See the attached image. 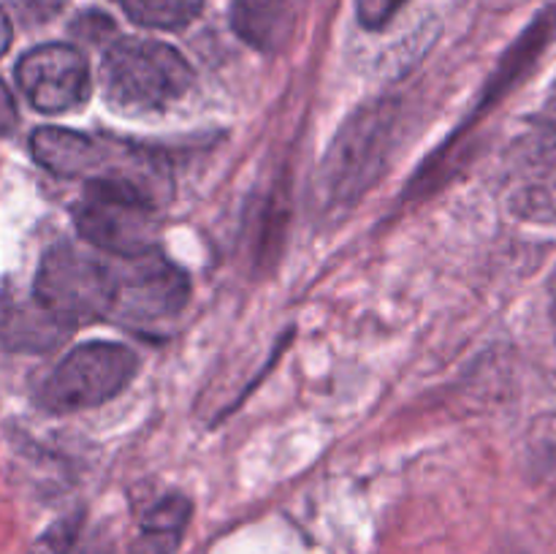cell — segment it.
I'll list each match as a JSON object with an SVG mask.
<instances>
[{"label":"cell","mask_w":556,"mask_h":554,"mask_svg":"<svg viewBox=\"0 0 556 554\" xmlns=\"http://www.w3.org/2000/svg\"><path fill=\"white\" fill-rule=\"evenodd\" d=\"M16 81L27 101L47 114L71 112L90 98V68L85 54L68 43L30 49L16 65Z\"/></svg>","instance_id":"7"},{"label":"cell","mask_w":556,"mask_h":554,"mask_svg":"<svg viewBox=\"0 0 556 554\" xmlns=\"http://www.w3.org/2000/svg\"><path fill=\"white\" fill-rule=\"evenodd\" d=\"M391 130H394V106L372 103L358 109L331 144L324 166H320L318 193L326 210H345L367 193L369 185L380 174L389 152Z\"/></svg>","instance_id":"3"},{"label":"cell","mask_w":556,"mask_h":554,"mask_svg":"<svg viewBox=\"0 0 556 554\" xmlns=\"http://www.w3.org/2000/svg\"><path fill=\"white\" fill-rule=\"evenodd\" d=\"M16 125V106H14V98H11L9 87L0 81V136L11 134Z\"/></svg>","instance_id":"15"},{"label":"cell","mask_w":556,"mask_h":554,"mask_svg":"<svg viewBox=\"0 0 556 554\" xmlns=\"http://www.w3.org/2000/svg\"><path fill=\"white\" fill-rule=\"evenodd\" d=\"M30 150L47 172L90 182L106 155V141L65 128H38L30 136Z\"/></svg>","instance_id":"8"},{"label":"cell","mask_w":556,"mask_h":554,"mask_svg":"<svg viewBox=\"0 0 556 554\" xmlns=\"http://www.w3.org/2000/svg\"><path fill=\"white\" fill-rule=\"evenodd\" d=\"M190 519V500L182 494L163 498L161 503L152 505L150 514L144 516V536L150 538L152 549L157 554H172L177 543L182 541V532Z\"/></svg>","instance_id":"12"},{"label":"cell","mask_w":556,"mask_h":554,"mask_svg":"<svg viewBox=\"0 0 556 554\" xmlns=\"http://www.w3.org/2000/svg\"><path fill=\"white\" fill-rule=\"evenodd\" d=\"M103 90L125 112H157L188 92L193 74L174 47L150 38H119L101 65Z\"/></svg>","instance_id":"1"},{"label":"cell","mask_w":556,"mask_h":554,"mask_svg":"<svg viewBox=\"0 0 556 554\" xmlns=\"http://www.w3.org/2000/svg\"><path fill=\"white\" fill-rule=\"evenodd\" d=\"M33 297L71 331L103 320L112 315L114 302L112 266L76 244L60 242L41 259Z\"/></svg>","instance_id":"2"},{"label":"cell","mask_w":556,"mask_h":554,"mask_svg":"<svg viewBox=\"0 0 556 554\" xmlns=\"http://www.w3.org/2000/svg\"><path fill=\"white\" fill-rule=\"evenodd\" d=\"M0 335H3V340H9V345L27 348V351H47V348L58 345L65 335H71V329L60 324L58 318H52L33 297V302H16L14 307H9L5 318L0 320Z\"/></svg>","instance_id":"10"},{"label":"cell","mask_w":556,"mask_h":554,"mask_svg":"<svg viewBox=\"0 0 556 554\" xmlns=\"http://www.w3.org/2000/svg\"><path fill=\"white\" fill-rule=\"evenodd\" d=\"M125 14L155 30H179L204 9V0H114Z\"/></svg>","instance_id":"11"},{"label":"cell","mask_w":556,"mask_h":554,"mask_svg":"<svg viewBox=\"0 0 556 554\" xmlns=\"http://www.w3.org/2000/svg\"><path fill=\"white\" fill-rule=\"evenodd\" d=\"M9 43H11V22H9V16L0 11V58L5 54Z\"/></svg>","instance_id":"16"},{"label":"cell","mask_w":556,"mask_h":554,"mask_svg":"<svg viewBox=\"0 0 556 554\" xmlns=\"http://www.w3.org/2000/svg\"><path fill=\"white\" fill-rule=\"evenodd\" d=\"M71 541H74V521H65V525H58L54 530H49L41 538V543L33 549V554H68Z\"/></svg>","instance_id":"14"},{"label":"cell","mask_w":556,"mask_h":554,"mask_svg":"<svg viewBox=\"0 0 556 554\" xmlns=\"http://www.w3.org/2000/svg\"><path fill=\"white\" fill-rule=\"evenodd\" d=\"M139 358L117 342L74 348L43 383V405L54 413L87 411L114 400L134 380Z\"/></svg>","instance_id":"5"},{"label":"cell","mask_w":556,"mask_h":554,"mask_svg":"<svg viewBox=\"0 0 556 554\" xmlns=\"http://www.w3.org/2000/svg\"><path fill=\"white\" fill-rule=\"evenodd\" d=\"M552 304H554V329H556V277H554V286H552Z\"/></svg>","instance_id":"17"},{"label":"cell","mask_w":556,"mask_h":554,"mask_svg":"<svg viewBox=\"0 0 556 554\" xmlns=\"http://www.w3.org/2000/svg\"><path fill=\"white\" fill-rule=\"evenodd\" d=\"M157 201L125 182H87L74 210L81 237L109 255H141L155 250Z\"/></svg>","instance_id":"4"},{"label":"cell","mask_w":556,"mask_h":554,"mask_svg":"<svg viewBox=\"0 0 556 554\" xmlns=\"http://www.w3.org/2000/svg\"><path fill=\"white\" fill-rule=\"evenodd\" d=\"M293 0H231V25L244 43L271 52L291 25Z\"/></svg>","instance_id":"9"},{"label":"cell","mask_w":556,"mask_h":554,"mask_svg":"<svg viewBox=\"0 0 556 554\" xmlns=\"http://www.w3.org/2000/svg\"><path fill=\"white\" fill-rule=\"evenodd\" d=\"M114 302L112 315L123 324H161L174 318L190 297V282L157 250L141 255H114Z\"/></svg>","instance_id":"6"},{"label":"cell","mask_w":556,"mask_h":554,"mask_svg":"<svg viewBox=\"0 0 556 554\" xmlns=\"http://www.w3.org/2000/svg\"><path fill=\"white\" fill-rule=\"evenodd\" d=\"M548 109H552V114L556 117V90L552 92V98H548Z\"/></svg>","instance_id":"18"},{"label":"cell","mask_w":556,"mask_h":554,"mask_svg":"<svg viewBox=\"0 0 556 554\" xmlns=\"http://www.w3.org/2000/svg\"><path fill=\"white\" fill-rule=\"evenodd\" d=\"M402 5H405V0H356L358 22L369 30H380L394 20Z\"/></svg>","instance_id":"13"}]
</instances>
